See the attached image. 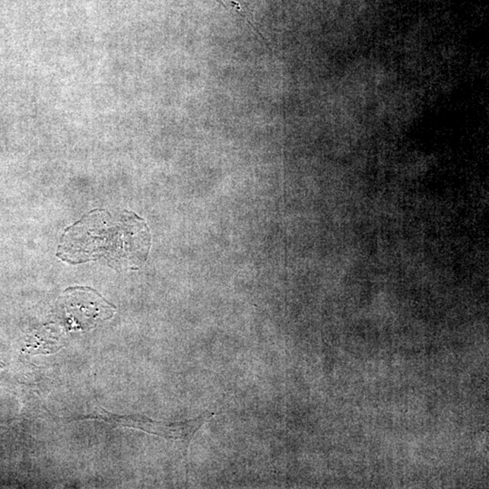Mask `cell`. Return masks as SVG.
I'll use <instances>...</instances> for the list:
<instances>
[{"label": "cell", "instance_id": "1", "mask_svg": "<svg viewBox=\"0 0 489 489\" xmlns=\"http://www.w3.org/2000/svg\"><path fill=\"white\" fill-rule=\"evenodd\" d=\"M215 412H205L199 417L190 419L180 422H160L151 420L142 415L131 416H113L108 414L109 417L104 418L106 421H113L114 423H118L122 426L138 428L145 433L157 435L168 440H179L183 444L184 449L188 453L190 441L194 438L195 434L201 430L203 425L215 416Z\"/></svg>", "mask_w": 489, "mask_h": 489}]
</instances>
